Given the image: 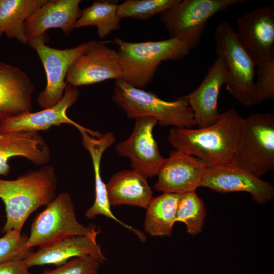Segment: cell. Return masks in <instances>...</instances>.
I'll return each instance as SVG.
<instances>
[{
  "instance_id": "obj_26",
  "label": "cell",
  "mask_w": 274,
  "mask_h": 274,
  "mask_svg": "<svg viewBox=\"0 0 274 274\" xmlns=\"http://www.w3.org/2000/svg\"><path fill=\"white\" fill-rule=\"evenodd\" d=\"M206 216L203 200L195 191L180 194L176 214V222L185 224L186 231L194 236L202 230Z\"/></svg>"
},
{
  "instance_id": "obj_29",
  "label": "cell",
  "mask_w": 274,
  "mask_h": 274,
  "mask_svg": "<svg viewBox=\"0 0 274 274\" xmlns=\"http://www.w3.org/2000/svg\"><path fill=\"white\" fill-rule=\"evenodd\" d=\"M252 105L274 99V59L257 66Z\"/></svg>"
},
{
  "instance_id": "obj_32",
  "label": "cell",
  "mask_w": 274,
  "mask_h": 274,
  "mask_svg": "<svg viewBox=\"0 0 274 274\" xmlns=\"http://www.w3.org/2000/svg\"><path fill=\"white\" fill-rule=\"evenodd\" d=\"M2 32H1V30H0V36L2 35Z\"/></svg>"
},
{
  "instance_id": "obj_27",
  "label": "cell",
  "mask_w": 274,
  "mask_h": 274,
  "mask_svg": "<svg viewBox=\"0 0 274 274\" xmlns=\"http://www.w3.org/2000/svg\"><path fill=\"white\" fill-rule=\"evenodd\" d=\"M180 0H126L118 5L117 14L121 18L146 20L161 14Z\"/></svg>"
},
{
  "instance_id": "obj_10",
  "label": "cell",
  "mask_w": 274,
  "mask_h": 274,
  "mask_svg": "<svg viewBox=\"0 0 274 274\" xmlns=\"http://www.w3.org/2000/svg\"><path fill=\"white\" fill-rule=\"evenodd\" d=\"M235 33L255 66L274 59V10L271 7L261 6L240 16Z\"/></svg>"
},
{
  "instance_id": "obj_28",
  "label": "cell",
  "mask_w": 274,
  "mask_h": 274,
  "mask_svg": "<svg viewBox=\"0 0 274 274\" xmlns=\"http://www.w3.org/2000/svg\"><path fill=\"white\" fill-rule=\"evenodd\" d=\"M28 237L21 232L12 230L0 238V263L12 260H23L32 252L27 246Z\"/></svg>"
},
{
  "instance_id": "obj_12",
  "label": "cell",
  "mask_w": 274,
  "mask_h": 274,
  "mask_svg": "<svg viewBox=\"0 0 274 274\" xmlns=\"http://www.w3.org/2000/svg\"><path fill=\"white\" fill-rule=\"evenodd\" d=\"M79 96L78 88L67 84L62 99L56 105L38 112L24 113L0 121V132H38L48 130L53 126L66 124L74 126L79 131H86L92 136H101L102 134L99 132L84 127L68 117L67 110L77 100Z\"/></svg>"
},
{
  "instance_id": "obj_1",
  "label": "cell",
  "mask_w": 274,
  "mask_h": 274,
  "mask_svg": "<svg viewBox=\"0 0 274 274\" xmlns=\"http://www.w3.org/2000/svg\"><path fill=\"white\" fill-rule=\"evenodd\" d=\"M243 119L230 108L208 126L172 128L168 140L174 150L198 158L208 166L233 165Z\"/></svg>"
},
{
  "instance_id": "obj_15",
  "label": "cell",
  "mask_w": 274,
  "mask_h": 274,
  "mask_svg": "<svg viewBox=\"0 0 274 274\" xmlns=\"http://www.w3.org/2000/svg\"><path fill=\"white\" fill-rule=\"evenodd\" d=\"M200 187L220 193L246 192L260 204L269 201L274 196V187L270 183L233 165L208 166Z\"/></svg>"
},
{
  "instance_id": "obj_30",
  "label": "cell",
  "mask_w": 274,
  "mask_h": 274,
  "mask_svg": "<svg viewBox=\"0 0 274 274\" xmlns=\"http://www.w3.org/2000/svg\"><path fill=\"white\" fill-rule=\"evenodd\" d=\"M101 263L91 256L73 258L56 269L42 274H98Z\"/></svg>"
},
{
  "instance_id": "obj_11",
  "label": "cell",
  "mask_w": 274,
  "mask_h": 274,
  "mask_svg": "<svg viewBox=\"0 0 274 274\" xmlns=\"http://www.w3.org/2000/svg\"><path fill=\"white\" fill-rule=\"evenodd\" d=\"M157 124L154 117L136 118L130 136L115 146L119 155L130 159L132 169L146 179L157 175L165 159L153 136V129Z\"/></svg>"
},
{
  "instance_id": "obj_20",
  "label": "cell",
  "mask_w": 274,
  "mask_h": 274,
  "mask_svg": "<svg viewBox=\"0 0 274 274\" xmlns=\"http://www.w3.org/2000/svg\"><path fill=\"white\" fill-rule=\"evenodd\" d=\"M80 2V0L48 1L25 22L28 39L44 36L46 31L54 28L68 36L81 15Z\"/></svg>"
},
{
  "instance_id": "obj_21",
  "label": "cell",
  "mask_w": 274,
  "mask_h": 274,
  "mask_svg": "<svg viewBox=\"0 0 274 274\" xmlns=\"http://www.w3.org/2000/svg\"><path fill=\"white\" fill-rule=\"evenodd\" d=\"M21 156L36 165H44L51 158V151L43 138L37 132H0V175L7 176L10 158Z\"/></svg>"
},
{
  "instance_id": "obj_4",
  "label": "cell",
  "mask_w": 274,
  "mask_h": 274,
  "mask_svg": "<svg viewBox=\"0 0 274 274\" xmlns=\"http://www.w3.org/2000/svg\"><path fill=\"white\" fill-rule=\"evenodd\" d=\"M112 99L129 119L149 116L163 126L191 128L196 126L193 112L182 97L173 101H165L119 79L115 80Z\"/></svg>"
},
{
  "instance_id": "obj_24",
  "label": "cell",
  "mask_w": 274,
  "mask_h": 274,
  "mask_svg": "<svg viewBox=\"0 0 274 274\" xmlns=\"http://www.w3.org/2000/svg\"><path fill=\"white\" fill-rule=\"evenodd\" d=\"M180 196L164 193L152 198L146 209L144 229L146 233L153 237L172 235Z\"/></svg>"
},
{
  "instance_id": "obj_9",
  "label": "cell",
  "mask_w": 274,
  "mask_h": 274,
  "mask_svg": "<svg viewBox=\"0 0 274 274\" xmlns=\"http://www.w3.org/2000/svg\"><path fill=\"white\" fill-rule=\"evenodd\" d=\"M93 40L83 42L77 46L58 49L47 46L45 35L28 40V44L37 52L45 71L46 86L37 97V103L43 109L58 103L62 98L67 85V72L73 62L86 52Z\"/></svg>"
},
{
  "instance_id": "obj_17",
  "label": "cell",
  "mask_w": 274,
  "mask_h": 274,
  "mask_svg": "<svg viewBox=\"0 0 274 274\" xmlns=\"http://www.w3.org/2000/svg\"><path fill=\"white\" fill-rule=\"evenodd\" d=\"M98 234L70 237L39 247L23 261L29 268L44 265L59 266L73 258L89 255L102 263L106 258L96 241Z\"/></svg>"
},
{
  "instance_id": "obj_2",
  "label": "cell",
  "mask_w": 274,
  "mask_h": 274,
  "mask_svg": "<svg viewBox=\"0 0 274 274\" xmlns=\"http://www.w3.org/2000/svg\"><path fill=\"white\" fill-rule=\"evenodd\" d=\"M57 178L52 165L29 170L14 180L0 179V199L6 220L2 232H21L29 216L38 208L47 206L56 197Z\"/></svg>"
},
{
  "instance_id": "obj_5",
  "label": "cell",
  "mask_w": 274,
  "mask_h": 274,
  "mask_svg": "<svg viewBox=\"0 0 274 274\" xmlns=\"http://www.w3.org/2000/svg\"><path fill=\"white\" fill-rule=\"evenodd\" d=\"M233 165L258 178L274 169L272 113H254L243 118Z\"/></svg>"
},
{
  "instance_id": "obj_22",
  "label": "cell",
  "mask_w": 274,
  "mask_h": 274,
  "mask_svg": "<svg viewBox=\"0 0 274 274\" xmlns=\"http://www.w3.org/2000/svg\"><path fill=\"white\" fill-rule=\"evenodd\" d=\"M106 189L110 206L129 205L146 209L153 197L147 179L132 169L113 174Z\"/></svg>"
},
{
  "instance_id": "obj_25",
  "label": "cell",
  "mask_w": 274,
  "mask_h": 274,
  "mask_svg": "<svg viewBox=\"0 0 274 274\" xmlns=\"http://www.w3.org/2000/svg\"><path fill=\"white\" fill-rule=\"evenodd\" d=\"M117 1H94L82 10L74 28L93 26L97 27L98 36L104 38L121 28V18L117 14Z\"/></svg>"
},
{
  "instance_id": "obj_7",
  "label": "cell",
  "mask_w": 274,
  "mask_h": 274,
  "mask_svg": "<svg viewBox=\"0 0 274 274\" xmlns=\"http://www.w3.org/2000/svg\"><path fill=\"white\" fill-rule=\"evenodd\" d=\"M215 51L225 61L226 90L246 107L252 105L255 66L239 43L229 23H220L214 32Z\"/></svg>"
},
{
  "instance_id": "obj_23",
  "label": "cell",
  "mask_w": 274,
  "mask_h": 274,
  "mask_svg": "<svg viewBox=\"0 0 274 274\" xmlns=\"http://www.w3.org/2000/svg\"><path fill=\"white\" fill-rule=\"evenodd\" d=\"M48 0H0V30L8 39L26 45L25 23Z\"/></svg>"
},
{
  "instance_id": "obj_18",
  "label": "cell",
  "mask_w": 274,
  "mask_h": 274,
  "mask_svg": "<svg viewBox=\"0 0 274 274\" xmlns=\"http://www.w3.org/2000/svg\"><path fill=\"white\" fill-rule=\"evenodd\" d=\"M79 132L82 136L83 145L89 152L92 159L95 178V200L93 204L86 210L85 216L90 219H94L98 215L104 216L133 232L141 241L145 242L146 237L142 231L118 219L114 216L110 209L106 184L104 182L101 176L100 166L104 152L115 142L114 134L107 132L101 136L96 138L90 135L85 131Z\"/></svg>"
},
{
  "instance_id": "obj_16",
  "label": "cell",
  "mask_w": 274,
  "mask_h": 274,
  "mask_svg": "<svg viewBox=\"0 0 274 274\" xmlns=\"http://www.w3.org/2000/svg\"><path fill=\"white\" fill-rule=\"evenodd\" d=\"M227 71L224 58L215 60L199 86L188 95L182 96L188 102L196 126L203 128L217 120L220 114L218 100L220 90L227 82Z\"/></svg>"
},
{
  "instance_id": "obj_3",
  "label": "cell",
  "mask_w": 274,
  "mask_h": 274,
  "mask_svg": "<svg viewBox=\"0 0 274 274\" xmlns=\"http://www.w3.org/2000/svg\"><path fill=\"white\" fill-rule=\"evenodd\" d=\"M114 42L118 46L121 79L140 89L152 81L163 62L183 59L192 50L187 44L174 38L141 42H130L116 38Z\"/></svg>"
},
{
  "instance_id": "obj_31",
  "label": "cell",
  "mask_w": 274,
  "mask_h": 274,
  "mask_svg": "<svg viewBox=\"0 0 274 274\" xmlns=\"http://www.w3.org/2000/svg\"><path fill=\"white\" fill-rule=\"evenodd\" d=\"M0 274H32L23 260H12L0 263Z\"/></svg>"
},
{
  "instance_id": "obj_19",
  "label": "cell",
  "mask_w": 274,
  "mask_h": 274,
  "mask_svg": "<svg viewBox=\"0 0 274 274\" xmlns=\"http://www.w3.org/2000/svg\"><path fill=\"white\" fill-rule=\"evenodd\" d=\"M35 89L22 70L0 62V121L31 111Z\"/></svg>"
},
{
  "instance_id": "obj_8",
  "label": "cell",
  "mask_w": 274,
  "mask_h": 274,
  "mask_svg": "<svg viewBox=\"0 0 274 274\" xmlns=\"http://www.w3.org/2000/svg\"><path fill=\"white\" fill-rule=\"evenodd\" d=\"M99 233L96 226H85L78 221L71 195L61 193L36 216L27 246L39 247L70 237Z\"/></svg>"
},
{
  "instance_id": "obj_13",
  "label": "cell",
  "mask_w": 274,
  "mask_h": 274,
  "mask_svg": "<svg viewBox=\"0 0 274 274\" xmlns=\"http://www.w3.org/2000/svg\"><path fill=\"white\" fill-rule=\"evenodd\" d=\"M117 51L105 41L93 40L88 50L72 64L66 82L75 87L98 83L107 80L121 78Z\"/></svg>"
},
{
  "instance_id": "obj_14",
  "label": "cell",
  "mask_w": 274,
  "mask_h": 274,
  "mask_svg": "<svg viewBox=\"0 0 274 274\" xmlns=\"http://www.w3.org/2000/svg\"><path fill=\"white\" fill-rule=\"evenodd\" d=\"M207 165L202 160L174 150L157 174L155 189L163 193L182 194L200 187Z\"/></svg>"
},
{
  "instance_id": "obj_6",
  "label": "cell",
  "mask_w": 274,
  "mask_h": 274,
  "mask_svg": "<svg viewBox=\"0 0 274 274\" xmlns=\"http://www.w3.org/2000/svg\"><path fill=\"white\" fill-rule=\"evenodd\" d=\"M245 0H180L160 14L170 38L178 39L191 49L197 47L208 21L218 13Z\"/></svg>"
}]
</instances>
